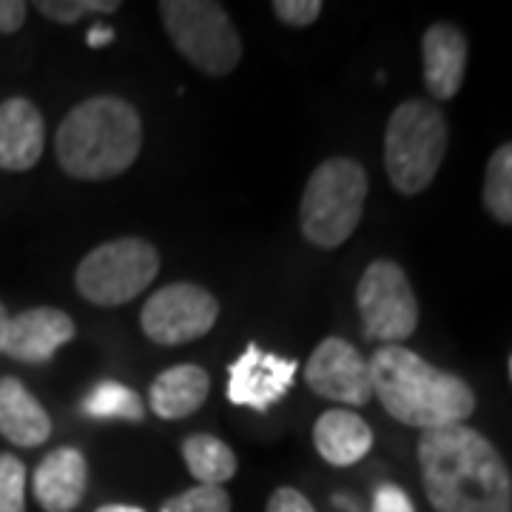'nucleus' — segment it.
<instances>
[{
	"instance_id": "1",
	"label": "nucleus",
	"mask_w": 512,
	"mask_h": 512,
	"mask_svg": "<svg viewBox=\"0 0 512 512\" xmlns=\"http://www.w3.org/2000/svg\"><path fill=\"white\" fill-rule=\"evenodd\" d=\"M419 467L436 512H512L510 467L470 424L421 433Z\"/></svg>"
},
{
	"instance_id": "2",
	"label": "nucleus",
	"mask_w": 512,
	"mask_h": 512,
	"mask_svg": "<svg viewBox=\"0 0 512 512\" xmlns=\"http://www.w3.org/2000/svg\"><path fill=\"white\" fill-rule=\"evenodd\" d=\"M367 367L373 396L384 410L421 433L464 424L476 410V393L461 376L439 370L402 345H382Z\"/></svg>"
},
{
	"instance_id": "3",
	"label": "nucleus",
	"mask_w": 512,
	"mask_h": 512,
	"mask_svg": "<svg viewBox=\"0 0 512 512\" xmlns=\"http://www.w3.org/2000/svg\"><path fill=\"white\" fill-rule=\"evenodd\" d=\"M143 148V120L123 97H89L57 128L55 154L74 180H111L128 171Z\"/></svg>"
},
{
	"instance_id": "4",
	"label": "nucleus",
	"mask_w": 512,
	"mask_h": 512,
	"mask_svg": "<svg viewBox=\"0 0 512 512\" xmlns=\"http://www.w3.org/2000/svg\"><path fill=\"white\" fill-rule=\"evenodd\" d=\"M447 140V117L436 103H399L384 128V171L390 185L404 197L421 194L439 174Z\"/></svg>"
},
{
	"instance_id": "5",
	"label": "nucleus",
	"mask_w": 512,
	"mask_h": 512,
	"mask_svg": "<svg viewBox=\"0 0 512 512\" xmlns=\"http://www.w3.org/2000/svg\"><path fill=\"white\" fill-rule=\"evenodd\" d=\"M367 200V171L353 157L316 165L299 202L302 237L322 251L342 248L359 228Z\"/></svg>"
},
{
	"instance_id": "6",
	"label": "nucleus",
	"mask_w": 512,
	"mask_h": 512,
	"mask_svg": "<svg viewBox=\"0 0 512 512\" xmlns=\"http://www.w3.org/2000/svg\"><path fill=\"white\" fill-rule=\"evenodd\" d=\"M174 49L202 74L225 77L242 60V40L225 6L214 0H165L157 6Z\"/></svg>"
},
{
	"instance_id": "7",
	"label": "nucleus",
	"mask_w": 512,
	"mask_h": 512,
	"mask_svg": "<svg viewBox=\"0 0 512 512\" xmlns=\"http://www.w3.org/2000/svg\"><path fill=\"white\" fill-rule=\"evenodd\" d=\"M160 274L157 248L140 237L109 239L83 256L74 285L97 308H117L137 299Z\"/></svg>"
},
{
	"instance_id": "8",
	"label": "nucleus",
	"mask_w": 512,
	"mask_h": 512,
	"mask_svg": "<svg viewBox=\"0 0 512 512\" xmlns=\"http://www.w3.org/2000/svg\"><path fill=\"white\" fill-rule=\"evenodd\" d=\"M356 308L370 342L402 345L419 328V302L410 279L393 259H376L356 285Z\"/></svg>"
},
{
	"instance_id": "9",
	"label": "nucleus",
	"mask_w": 512,
	"mask_h": 512,
	"mask_svg": "<svg viewBox=\"0 0 512 512\" xmlns=\"http://www.w3.org/2000/svg\"><path fill=\"white\" fill-rule=\"evenodd\" d=\"M220 302L194 282H174L148 296L140 313V328L154 345L174 348L202 339L217 325Z\"/></svg>"
},
{
	"instance_id": "10",
	"label": "nucleus",
	"mask_w": 512,
	"mask_h": 512,
	"mask_svg": "<svg viewBox=\"0 0 512 512\" xmlns=\"http://www.w3.org/2000/svg\"><path fill=\"white\" fill-rule=\"evenodd\" d=\"M305 382L328 402L362 407L373 399L367 359L342 336H328L316 345L305 365Z\"/></svg>"
},
{
	"instance_id": "11",
	"label": "nucleus",
	"mask_w": 512,
	"mask_h": 512,
	"mask_svg": "<svg viewBox=\"0 0 512 512\" xmlns=\"http://www.w3.org/2000/svg\"><path fill=\"white\" fill-rule=\"evenodd\" d=\"M296 370V359L248 345L237 362L228 367V402L256 413H268L293 387Z\"/></svg>"
},
{
	"instance_id": "12",
	"label": "nucleus",
	"mask_w": 512,
	"mask_h": 512,
	"mask_svg": "<svg viewBox=\"0 0 512 512\" xmlns=\"http://www.w3.org/2000/svg\"><path fill=\"white\" fill-rule=\"evenodd\" d=\"M72 316L57 308H29V311L9 316V328L3 339V353L15 362L43 365L55 356L66 342H72Z\"/></svg>"
},
{
	"instance_id": "13",
	"label": "nucleus",
	"mask_w": 512,
	"mask_h": 512,
	"mask_svg": "<svg viewBox=\"0 0 512 512\" xmlns=\"http://www.w3.org/2000/svg\"><path fill=\"white\" fill-rule=\"evenodd\" d=\"M89 487V461L77 447H57L32 476L35 501L46 512H74Z\"/></svg>"
},
{
	"instance_id": "14",
	"label": "nucleus",
	"mask_w": 512,
	"mask_h": 512,
	"mask_svg": "<svg viewBox=\"0 0 512 512\" xmlns=\"http://www.w3.org/2000/svg\"><path fill=\"white\" fill-rule=\"evenodd\" d=\"M421 60H424V86L433 100H453L467 74V35L439 20L421 37Z\"/></svg>"
},
{
	"instance_id": "15",
	"label": "nucleus",
	"mask_w": 512,
	"mask_h": 512,
	"mask_svg": "<svg viewBox=\"0 0 512 512\" xmlns=\"http://www.w3.org/2000/svg\"><path fill=\"white\" fill-rule=\"evenodd\" d=\"M46 146L43 114L26 97H9L0 103V168L29 171L40 163Z\"/></svg>"
},
{
	"instance_id": "16",
	"label": "nucleus",
	"mask_w": 512,
	"mask_h": 512,
	"mask_svg": "<svg viewBox=\"0 0 512 512\" xmlns=\"http://www.w3.org/2000/svg\"><path fill=\"white\" fill-rule=\"evenodd\" d=\"M313 447L330 467H350L370 453L373 430L353 410L333 407L325 410L313 424Z\"/></svg>"
},
{
	"instance_id": "17",
	"label": "nucleus",
	"mask_w": 512,
	"mask_h": 512,
	"mask_svg": "<svg viewBox=\"0 0 512 512\" xmlns=\"http://www.w3.org/2000/svg\"><path fill=\"white\" fill-rule=\"evenodd\" d=\"M0 436L18 447H37L52 436L46 407L12 376L0 379Z\"/></svg>"
},
{
	"instance_id": "18",
	"label": "nucleus",
	"mask_w": 512,
	"mask_h": 512,
	"mask_svg": "<svg viewBox=\"0 0 512 512\" xmlns=\"http://www.w3.org/2000/svg\"><path fill=\"white\" fill-rule=\"evenodd\" d=\"M211 379L200 365H174L163 370L148 387L151 413L165 421H177L197 413L208 399Z\"/></svg>"
},
{
	"instance_id": "19",
	"label": "nucleus",
	"mask_w": 512,
	"mask_h": 512,
	"mask_svg": "<svg viewBox=\"0 0 512 512\" xmlns=\"http://www.w3.org/2000/svg\"><path fill=\"white\" fill-rule=\"evenodd\" d=\"M183 458L188 464V473L208 487H222L225 481L237 476V456L217 436H208V433L188 436L183 441Z\"/></svg>"
},
{
	"instance_id": "20",
	"label": "nucleus",
	"mask_w": 512,
	"mask_h": 512,
	"mask_svg": "<svg viewBox=\"0 0 512 512\" xmlns=\"http://www.w3.org/2000/svg\"><path fill=\"white\" fill-rule=\"evenodd\" d=\"M83 416L89 419H123V421H143L146 419V407L143 399L120 382H100L89 390V396L80 404Z\"/></svg>"
},
{
	"instance_id": "21",
	"label": "nucleus",
	"mask_w": 512,
	"mask_h": 512,
	"mask_svg": "<svg viewBox=\"0 0 512 512\" xmlns=\"http://www.w3.org/2000/svg\"><path fill=\"white\" fill-rule=\"evenodd\" d=\"M481 200L495 222L512 225V143H504L493 151L484 174Z\"/></svg>"
},
{
	"instance_id": "22",
	"label": "nucleus",
	"mask_w": 512,
	"mask_h": 512,
	"mask_svg": "<svg viewBox=\"0 0 512 512\" xmlns=\"http://www.w3.org/2000/svg\"><path fill=\"white\" fill-rule=\"evenodd\" d=\"M35 9L43 18L72 26L83 18H97V15H114L120 9L117 0H37Z\"/></svg>"
},
{
	"instance_id": "23",
	"label": "nucleus",
	"mask_w": 512,
	"mask_h": 512,
	"mask_svg": "<svg viewBox=\"0 0 512 512\" xmlns=\"http://www.w3.org/2000/svg\"><path fill=\"white\" fill-rule=\"evenodd\" d=\"M160 512H231V495L222 487L197 484L185 493L168 498Z\"/></svg>"
},
{
	"instance_id": "24",
	"label": "nucleus",
	"mask_w": 512,
	"mask_h": 512,
	"mask_svg": "<svg viewBox=\"0 0 512 512\" xmlns=\"http://www.w3.org/2000/svg\"><path fill=\"white\" fill-rule=\"evenodd\" d=\"M0 512H26V464L0 453Z\"/></svg>"
},
{
	"instance_id": "25",
	"label": "nucleus",
	"mask_w": 512,
	"mask_h": 512,
	"mask_svg": "<svg viewBox=\"0 0 512 512\" xmlns=\"http://www.w3.org/2000/svg\"><path fill=\"white\" fill-rule=\"evenodd\" d=\"M274 15L285 26H293V29H305V26H311L319 20L322 15V3L319 0H276L274 6Z\"/></svg>"
},
{
	"instance_id": "26",
	"label": "nucleus",
	"mask_w": 512,
	"mask_h": 512,
	"mask_svg": "<svg viewBox=\"0 0 512 512\" xmlns=\"http://www.w3.org/2000/svg\"><path fill=\"white\" fill-rule=\"evenodd\" d=\"M370 512H416V507L399 484H382L373 495V510Z\"/></svg>"
},
{
	"instance_id": "27",
	"label": "nucleus",
	"mask_w": 512,
	"mask_h": 512,
	"mask_svg": "<svg viewBox=\"0 0 512 512\" xmlns=\"http://www.w3.org/2000/svg\"><path fill=\"white\" fill-rule=\"evenodd\" d=\"M265 512H316L313 504L293 487H279L274 490V495L268 498V507Z\"/></svg>"
},
{
	"instance_id": "28",
	"label": "nucleus",
	"mask_w": 512,
	"mask_h": 512,
	"mask_svg": "<svg viewBox=\"0 0 512 512\" xmlns=\"http://www.w3.org/2000/svg\"><path fill=\"white\" fill-rule=\"evenodd\" d=\"M29 6L23 0H0V35H15L26 23Z\"/></svg>"
},
{
	"instance_id": "29",
	"label": "nucleus",
	"mask_w": 512,
	"mask_h": 512,
	"mask_svg": "<svg viewBox=\"0 0 512 512\" xmlns=\"http://www.w3.org/2000/svg\"><path fill=\"white\" fill-rule=\"evenodd\" d=\"M111 40V29H92L89 32V46H106Z\"/></svg>"
},
{
	"instance_id": "30",
	"label": "nucleus",
	"mask_w": 512,
	"mask_h": 512,
	"mask_svg": "<svg viewBox=\"0 0 512 512\" xmlns=\"http://www.w3.org/2000/svg\"><path fill=\"white\" fill-rule=\"evenodd\" d=\"M97 512H146V510H140V507H131V504H106V507H100Z\"/></svg>"
},
{
	"instance_id": "31",
	"label": "nucleus",
	"mask_w": 512,
	"mask_h": 512,
	"mask_svg": "<svg viewBox=\"0 0 512 512\" xmlns=\"http://www.w3.org/2000/svg\"><path fill=\"white\" fill-rule=\"evenodd\" d=\"M6 328H9V313H6L3 302H0V353H3V339H6Z\"/></svg>"
},
{
	"instance_id": "32",
	"label": "nucleus",
	"mask_w": 512,
	"mask_h": 512,
	"mask_svg": "<svg viewBox=\"0 0 512 512\" xmlns=\"http://www.w3.org/2000/svg\"><path fill=\"white\" fill-rule=\"evenodd\" d=\"M510 373H512V359H510Z\"/></svg>"
}]
</instances>
